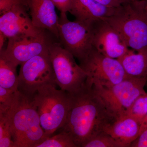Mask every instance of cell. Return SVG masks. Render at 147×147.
<instances>
[{"mask_svg":"<svg viewBox=\"0 0 147 147\" xmlns=\"http://www.w3.org/2000/svg\"><path fill=\"white\" fill-rule=\"evenodd\" d=\"M55 6L61 12H69L71 8L72 0H53Z\"/></svg>","mask_w":147,"mask_h":147,"instance_id":"24","label":"cell"},{"mask_svg":"<svg viewBox=\"0 0 147 147\" xmlns=\"http://www.w3.org/2000/svg\"><path fill=\"white\" fill-rule=\"evenodd\" d=\"M0 147H14L8 110L0 112Z\"/></svg>","mask_w":147,"mask_h":147,"instance_id":"19","label":"cell"},{"mask_svg":"<svg viewBox=\"0 0 147 147\" xmlns=\"http://www.w3.org/2000/svg\"><path fill=\"white\" fill-rule=\"evenodd\" d=\"M58 31L60 44L79 61L86 58L93 48L91 24L69 21L66 13L61 12Z\"/></svg>","mask_w":147,"mask_h":147,"instance_id":"9","label":"cell"},{"mask_svg":"<svg viewBox=\"0 0 147 147\" xmlns=\"http://www.w3.org/2000/svg\"><path fill=\"white\" fill-rule=\"evenodd\" d=\"M82 147H123L110 135L102 131L90 139Z\"/></svg>","mask_w":147,"mask_h":147,"instance_id":"21","label":"cell"},{"mask_svg":"<svg viewBox=\"0 0 147 147\" xmlns=\"http://www.w3.org/2000/svg\"><path fill=\"white\" fill-rule=\"evenodd\" d=\"M147 114V93L141 95L134 101L126 115L133 118L141 123Z\"/></svg>","mask_w":147,"mask_h":147,"instance_id":"20","label":"cell"},{"mask_svg":"<svg viewBox=\"0 0 147 147\" xmlns=\"http://www.w3.org/2000/svg\"><path fill=\"white\" fill-rule=\"evenodd\" d=\"M69 94L70 108L61 131L68 134L77 147H82L87 141L104 131L105 127L115 119L92 87L86 84L78 91Z\"/></svg>","mask_w":147,"mask_h":147,"instance_id":"1","label":"cell"},{"mask_svg":"<svg viewBox=\"0 0 147 147\" xmlns=\"http://www.w3.org/2000/svg\"><path fill=\"white\" fill-rule=\"evenodd\" d=\"M147 129V114L144 117L141 123V126H140V133L139 135L141 133Z\"/></svg>","mask_w":147,"mask_h":147,"instance_id":"27","label":"cell"},{"mask_svg":"<svg viewBox=\"0 0 147 147\" xmlns=\"http://www.w3.org/2000/svg\"><path fill=\"white\" fill-rule=\"evenodd\" d=\"M32 100L46 137L52 136L65 123L71 104L70 95L49 86L38 90Z\"/></svg>","mask_w":147,"mask_h":147,"instance_id":"4","label":"cell"},{"mask_svg":"<svg viewBox=\"0 0 147 147\" xmlns=\"http://www.w3.org/2000/svg\"><path fill=\"white\" fill-rule=\"evenodd\" d=\"M18 91L14 92L0 86V112L10 109L14 104L18 95Z\"/></svg>","mask_w":147,"mask_h":147,"instance_id":"22","label":"cell"},{"mask_svg":"<svg viewBox=\"0 0 147 147\" xmlns=\"http://www.w3.org/2000/svg\"><path fill=\"white\" fill-rule=\"evenodd\" d=\"M16 67L0 55V86L18 91V75Z\"/></svg>","mask_w":147,"mask_h":147,"instance_id":"17","label":"cell"},{"mask_svg":"<svg viewBox=\"0 0 147 147\" xmlns=\"http://www.w3.org/2000/svg\"><path fill=\"white\" fill-rule=\"evenodd\" d=\"M103 5L111 7H118L122 5L119 0H94Z\"/></svg>","mask_w":147,"mask_h":147,"instance_id":"26","label":"cell"},{"mask_svg":"<svg viewBox=\"0 0 147 147\" xmlns=\"http://www.w3.org/2000/svg\"><path fill=\"white\" fill-rule=\"evenodd\" d=\"M119 1L122 4L130 2V0H119Z\"/></svg>","mask_w":147,"mask_h":147,"instance_id":"30","label":"cell"},{"mask_svg":"<svg viewBox=\"0 0 147 147\" xmlns=\"http://www.w3.org/2000/svg\"><path fill=\"white\" fill-rule=\"evenodd\" d=\"M24 3H27V0H0L1 15L9 10L15 5Z\"/></svg>","mask_w":147,"mask_h":147,"instance_id":"23","label":"cell"},{"mask_svg":"<svg viewBox=\"0 0 147 147\" xmlns=\"http://www.w3.org/2000/svg\"><path fill=\"white\" fill-rule=\"evenodd\" d=\"M105 19L118 32L127 47L147 51V13L142 0L122 4Z\"/></svg>","mask_w":147,"mask_h":147,"instance_id":"3","label":"cell"},{"mask_svg":"<svg viewBox=\"0 0 147 147\" xmlns=\"http://www.w3.org/2000/svg\"><path fill=\"white\" fill-rule=\"evenodd\" d=\"M137 1V0H130V1Z\"/></svg>","mask_w":147,"mask_h":147,"instance_id":"31","label":"cell"},{"mask_svg":"<svg viewBox=\"0 0 147 147\" xmlns=\"http://www.w3.org/2000/svg\"><path fill=\"white\" fill-rule=\"evenodd\" d=\"M146 77L134 78L127 76L118 84L110 86L94 85L93 90L97 95L105 108L114 119L126 115L136 99L146 93Z\"/></svg>","mask_w":147,"mask_h":147,"instance_id":"5","label":"cell"},{"mask_svg":"<svg viewBox=\"0 0 147 147\" xmlns=\"http://www.w3.org/2000/svg\"><path fill=\"white\" fill-rule=\"evenodd\" d=\"M141 123L127 115L114 119L108 125L104 131L113 137L123 147H130L139 137Z\"/></svg>","mask_w":147,"mask_h":147,"instance_id":"15","label":"cell"},{"mask_svg":"<svg viewBox=\"0 0 147 147\" xmlns=\"http://www.w3.org/2000/svg\"><path fill=\"white\" fill-rule=\"evenodd\" d=\"M93 47L102 55L118 59L128 50V47L118 32L105 19L91 23Z\"/></svg>","mask_w":147,"mask_h":147,"instance_id":"11","label":"cell"},{"mask_svg":"<svg viewBox=\"0 0 147 147\" xmlns=\"http://www.w3.org/2000/svg\"><path fill=\"white\" fill-rule=\"evenodd\" d=\"M57 85L49 53L35 56L21 65L18 91L32 98L38 90Z\"/></svg>","mask_w":147,"mask_h":147,"instance_id":"7","label":"cell"},{"mask_svg":"<svg viewBox=\"0 0 147 147\" xmlns=\"http://www.w3.org/2000/svg\"><path fill=\"white\" fill-rule=\"evenodd\" d=\"M8 112L14 147H35L47 138L32 98L18 91L16 100Z\"/></svg>","mask_w":147,"mask_h":147,"instance_id":"2","label":"cell"},{"mask_svg":"<svg viewBox=\"0 0 147 147\" xmlns=\"http://www.w3.org/2000/svg\"><path fill=\"white\" fill-rule=\"evenodd\" d=\"M35 26L46 30L59 39V17L53 0H27Z\"/></svg>","mask_w":147,"mask_h":147,"instance_id":"13","label":"cell"},{"mask_svg":"<svg viewBox=\"0 0 147 147\" xmlns=\"http://www.w3.org/2000/svg\"><path fill=\"white\" fill-rule=\"evenodd\" d=\"M49 55L57 85L69 94L78 91L86 85L87 74L77 64L74 57L60 43L53 42Z\"/></svg>","mask_w":147,"mask_h":147,"instance_id":"6","label":"cell"},{"mask_svg":"<svg viewBox=\"0 0 147 147\" xmlns=\"http://www.w3.org/2000/svg\"><path fill=\"white\" fill-rule=\"evenodd\" d=\"M35 147H77L69 135L64 131L46 138Z\"/></svg>","mask_w":147,"mask_h":147,"instance_id":"18","label":"cell"},{"mask_svg":"<svg viewBox=\"0 0 147 147\" xmlns=\"http://www.w3.org/2000/svg\"><path fill=\"white\" fill-rule=\"evenodd\" d=\"M117 8L106 6L94 0H72L69 12L75 16L76 21L90 24L112 16Z\"/></svg>","mask_w":147,"mask_h":147,"instance_id":"14","label":"cell"},{"mask_svg":"<svg viewBox=\"0 0 147 147\" xmlns=\"http://www.w3.org/2000/svg\"><path fill=\"white\" fill-rule=\"evenodd\" d=\"M142 2H143L144 9L147 13V0H142Z\"/></svg>","mask_w":147,"mask_h":147,"instance_id":"29","label":"cell"},{"mask_svg":"<svg viewBox=\"0 0 147 147\" xmlns=\"http://www.w3.org/2000/svg\"><path fill=\"white\" fill-rule=\"evenodd\" d=\"M131 147H147V129L142 131L131 144Z\"/></svg>","mask_w":147,"mask_h":147,"instance_id":"25","label":"cell"},{"mask_svg":"<svg viewBox=\"0 0 147 147\" xmlns=\"http://www.w3.org/2000/svg\"><path fill=\"white\" fill-rule=\"evenodd\" d=\"M127 50L117 59L129 77L142 78L147 76V51Z\"/></svg>","mask_w":147,"mask_h":147,"instance_id":"16","label":"cell"},{"mask_svg":"<svg viewBox=\"0 0 147 147\" xmlns=\"http://www.w3.org/2000/svg\"><path fill=\"white\" fill-rule=\"evenodd\" d=\"M79 63L88 76L86 84L91 87L94 85L110 86L127 76L117 59L102 55L94 47Z\"/></svg>","mask_w":147,"mask_h":147,"instance_id":"8","label":"cell"},{"mask_svg":"<svg viewBox=\"0 0 147 147\" xmlns=\"http://www.w3.org/2000/svg\"><path fill=\"white\" fill-rule=\"evenodd\" d=\"M27 7V3H18L1 15L0 32L7 39L22 35L36 36L48 31L35 26Z\"/></svg>","mask_w":147,"mask_h":147,"instance_id":"12","label":"cell"},{"mask_svg":"<svg viewBox=\"0 0 147 147\" xmlns=\"http://www.w3.org/2000/svg\"><path fill=\"white\" fill-rule=\"evenodd\" d=\"M6 39L7 38L5 36L0 32V51L3 49V46Z\"/></svg>","mask_w":147,"mask_h":147,"instance_id":"28","label":"cell"},{"mask_svg":"<svg viewBox=\"0 0 147 147\" xmlns=\"http://www.w3.org/2000/svg\"><path fill=\"white\" fill-rule=\"evenodd\" d=\"M47 32L36 36L22 35L8 38L7 47L0 51V55L17 67L35 56L47 54L55 42Z\"/></svg>","mask_w":147,"mask_h":147,"instance_id":"10","label":"cell"}]
</instances>
